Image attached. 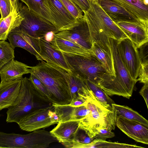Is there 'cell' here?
Returning <instances> with one entry per match:
<instances>
[{
	"label": "cell",
	"mask_w": 148,
	"mask_h": 148,
	"mask_svg": "<svg viewBox=\"0 0 148 148\" xmlns=\"http://www.w3.org/2000/svg\"><path fill=\"white\" fill-rule=\"evenodd\" d=\"M36 66H30V74L45 85L50 95L52 104L67 105L71 101L69 77V72L56 65L41 60Z\"/></svg>",
	"instance_id": "1"
},
{
	"label": "cell",
	"mask_w": 148,
	"mask_h": 148,
	"mask_svg": "<svg viewBox=\"0 0 148 148\" xmlns=\"http://www.w3.org/2000/svg\"><path fill=\"white\" fill-rule=\"evenodd\" d=\"M52 104L40 94L29 78L22 77L18 95L8 108L6 121L17 123L30 112Z\"/></svg>",
	"instance_id": "2"
},
{
	"label": "cell",
	"mask_w": 148,
	"mask_h": 148,
	"mask_svg": "<svg viewBox=\"0 0 148 148\" xmlns=\"http://www.w3.org/2000/svg\"><path fill=\"white\" fill-rule=\"evenodd\" d=\"M85 97L90 112L79 121V129L93 139L100 129L114 130L117 116L113 108L111 111L104 107L89 88Z\"/></svg>",
	"instance_id": "3"
},
{
	"label": "cell",
	"mask_w": 148,
	"mask_h": 148,
	"mask_svg": "<svg viewBox=\"0 0 148 148\" xmlns=\"http://www.w3.org/2000/svg\"><path fill=\"white\" fill-rule=\"evenodd\" d=\"M58 142L50 132L38 130L26 134L0 132V148H47Z\"/></svg>",
	"instance_id": "4"
},
{
	"label": "cell",
	"mask_w": 148,
	"mask_h": 148,
	"mask_svg": "<svg viewBox=\"0 0 148 148\" xmlns=\"http://www.w3.org/2000/svg\"><path fill=\"white\" fill-rule=\"evenodd\" d=\"M62 53L71 73L84 80L96 84L101 77L107 72L102 64L92 55L87 57Z\"/></svg>",
	"instance_id": "5"
},
{
	"label": "cell",
	"mask_w": 148,
	"mask_h": 148,
	"mask_svg": "<svg viewBox=\"0 0 148 148\" xmlns=\"http://www.w3.org/2000/svg\"><path fill=\"white\" fill-rule=\"evenodd\" d=\"M16 9L23 18L17 28L30 37L38 39L49 32L56 34L59 29L48 20L30 10L27 6L18 2Z\"/></svg>",
	"instance_id": "6"
},
{
	"label": "cell",
	"mask_w": 148,
	"mask_h": 148,
	"mask_svg": "<svg viewBox=\"0 0 148 148\" xmlns=\"http://www.w3.org/2000/svg\"><path fill=\"white\" fill-rule=\"evenodd\" d=\"M109 42L115 74L114 82L119 96L129 99L138 81L132 78L121 58L118 48V40L110 38Z\"/></svg>",
	"instance_id": "7"
},
{
	"label": "cell",
	"mask_w": 148,
	"mask_h": 148,
	"mask_svg": "<svg viewBox=\"0 0 148 148\" xmlns=\"http://www.w3.org/2000/svg\"><path fill=\"white\" fill-rule=\"evenodd\" d=\"M58 116L53 104L37 109L27 114L18 123L22 130L32 132L58 124Z\"/></svg>",
	"instance_id": "8"
},
{
	"label": "cell",
	"mask_w": 148,
	"mask_h": 148,
	"mask_svg": "<svg viewBox=\"0 0 148 148\" xmlns=\"http://www.w3.org/2000/svg\"><path fill=\"white\" fill-rule=\"evenodd\" d=\"M55 36L73 42L87 50H90L92 45L89 27L84 16L60 29Z\"/></svg>",
	"instance_id": "9"
},
{
	"label": "cell",
	"mask_w": 148,
	"mask_h": 148,
	"mask_svg": "<svg viewBox=\"0 0 148 148\" xmlns=\"http://www.w3.org/2000/svg\"><path fill=\"white\" fill-rule=\"evenodd\" d=\"M84 16L89 27L92 43L95 42L109 54L112 55L109 39L114 38L110 31L90 5L89 9L84 12Z\"/></svg>",
	"instance_id": "10"
},
{
	"label": "cell",
	"mask_w": 148,
	"mask_h": 148,
	"mask_svg": "<svg viewBox=\"0 0 148 148\" xmlns=\"http://www.w3.org/2000/svg\"><path fill=\"white\" fill-rule=\"evenodd\" d=\"M121 58L132 78L138 81L141 63L138 48L128 38L118 40Z\"/></svg>",
	"instance_id": "11"
},
{
	"label": "cell",
	"mask_w": 148,
	"mask_h": 148,
	"mask_svg": "<svg viewBox=\"0 0 148 148\" xmlns=\"http://www.w3.org/2000/svg\"><path fill=\"white\" fill-rule=\"evenodd\" d=\"M116 125L128 137L136 142L148 144V126L121 116H116Z\"/></svg>",
	"instance_id": "12"
},
{
	"label": "cell",
	"mask_w": 148,
	"mask_h": 148,
	"mask_svg": "<svg viewBox=\"0 0 148 148\" xmlns=\"http://www.w3.org/2000/svg\"><path fill=\"white\" fill-rule=\"evenodd\" d=\"M115 23L138 49L148 42V25L138 21H121Z\"/></svg>",
	"instance_id": "13"
},
{
	"label": "cell",
	"mask_w": 148,
	"mask_h": 148,
	"mask_svg": "<svg viewBox=\"0 0 148 148\" xmlns=\"http://www.w3.org/2000/svg\"><path fill=\"white\" fill-rule=\"evenodd\" d=\"M79 121L72 120L58 122L50 132L66 148L72 147L79 128Z\"/></svg>",
	"instance_id": "14"
},
{
	"label": "cell",
	"mask_w": 148,
	"mask_h": 148,
	"mask_svg": "<svg viewBox=\"0 0 148 148\" xmlns=\"http://www.w3.org/2000/svg\"><path fill=\"white\" fill-rule=\"evenodd\" d=\"M7 39L14 49L16 47L23 48L34 55L37 60H42L39 54L38 39L33 38L21 32L17 27L9 33Z\"/></svg>",
	"instance_id": "15"
},
{
	"label": "cell",
	"mask_w": 148,
	"mask_h": 148,
	"mask_svg": "<svg viewBox=\"0 0 148 148\" xmlns=\"http://www.w3.org/2000/svg\"><path fill=\"white\" fill-rule=\"evenodd\" d=\"M38 42L40 49L39 54L42 60H44L47 63L58 66L71 72L62 52L55 49L50 42L44 38L38 39Z\"/></svg>",
	"instance_id": "16"
},
{
	"label": "cell",
	"mask_w": 148,
	"mask_h": 148,
	"mask_svg": "<svg viewBox=\"0 0 148 148\" xmlns=\"http://www.w3.org/2000/svg\"><path fill=\"white\" fill-rule=\"evenodd\" d=\"M97 3L114 23L121 21L140 22L114 0H98Z\"/></svg>",
	"instance_id": "17"
},
{
	"label": "cell",
	"mask_w": 148,
	"mask_h": 148,
	"mask_svg": "<svg viewBox=\"0 0 148 148\" xmlns=\"http://www.w3.org/2000/svg\"><path fill=\"white\" fill-rule=\"evenodd\" d=\"M53 105L58 116V122L72 120L80 121L90 112V110L87 105L86 100L84 103L77 106L68 105Z\"/></svg>",
	"instance_id": "18"
},
{
	"label": "cell",
	"mask_w": 148,
	"mask_h": 148,
	"mask_svg": "<svg viewBox=\"0 0 148 148\" xmlns=\"http://www.w3.org/2000/svg\"><path fill=\"white\" fill-rule=\"evenodd\" d=\"M54 25L59 30L76 20L67 10L60 0H48Z\"/></svg>",
	"instance_id": "19"
},
{
	"label": "cell",
	"mask_w": 148,
	"mask_h": 148,
	"mask_svg": "<svg viewBox=\"0 0 148 148\" xmlns=\"http://www.w3.org/2000/svg\"><path fill=\"white\" fill-rule=\"evenodd\" d=\"M22 78L0 83V110L8 108L14 103L19 93Z\"/></svg>",
	"instance_id": "20"
},
{
	"label": "cell",
	"mask_w": 148,
	"mask_h": 148,
	"mask_svg": "<svg viewBox=\"0 0 148 148\" xmlns=\"http://www.w3.org/2000/svg\"><path fill=\"white\" fill-rule=\"evenodd\" d=\"M30 66L13 59L0 70L1 82L13 81L22 78L23 75L30 73Z\"/></svg>",
	"instance_id": "21"
},
{
	"label": "cell",
	"mask_w": 148,
	"mask_h": 148,
	"mask_svg": "<svg viewBox=\"0 0 148 148\" xmlns=\"http://www.w3.org/2000/svg\"><path fill=\"white\" fill-rule=\"evenodd\" d=\"M140 22L148 25V0H114Z\"/></svg>",
	"instance_id": "22"
},
{
	"label": "cell",
	"mask_w": 148,
	"mask_h": 148,
	"mask_svg": "<svg viewBox=\"0 0 148 148\" xmlns=\"http://www.w3.org/2000/svg\"><path fill=\"white\" fill-rule=\"evenodd\" d=\"M49 42L55 49L62 52L87 57H90L92 55L90 50L84 49L73 42L62 38L55 36L53 40Z\"/></svg>",
	"instance_id": "23"
},
{
	"label": "cell",
	"mask_w": 148,
	"mask_h": 148,
	"mask_svg": "<svg viewBox=\"0 0 148 148\" xmlns=\"http://www.w3.org/2000/svg\"><path fill=\"white\" fill-rule=\"evenodd\" d=\"M23 19L16 8H14L7 17L0 18V40H6L9 33L19 27Z\"/></svg>",
	"instance_id": "24"
},
{
	"label": "cell",
	"mask_w": 148,
	"mask_h": 148,
	"mask_svg": "<svg viewBox=\"0 0 148 148\" xmlns=\"http://www.w3.org/2000/svg\"><path fill=\"white\" fill-rule=\"evenodd\" d=\"M90 4L98 17L110 31L114 38L120 40L128 38L105 12L97 3H90Z\"/></svg>",
	"instance_id": "25"
},
{
	"label": "cell",
	"mask_w": 148,
	"mask_h": 148,
	"mask_svg": "<svg viewBox=\"0 0 148 148\" xmlns=\"http://www.w3.org/2000/svg\"><path fill=\"white\" fill-rule=\"evenodd\" d=\"M90 51L91 54L102 64L107 72L115 76L112 55L109 54L94 42L92 43Z\"/></svg>",
	"instance_id": "26"
},
{
	"label": "cell",
	"mask_w": 148,
	"mask_h": 148,
	"mask_svg": "<svg viewBox=\"0 0 148 148\" xmlns=\"http://www.w3.org/2000/svg\"><path fill=\"white\" fill-rule=\"evenodd\" d=\"M143 148L135 145L108 142L106 140L95 138L90 143L84 144L76 140L73 142L72 148Z\"/></svg>",
	"instance_id": "27"
},
{
	"label": "cell",
	"mask_w": 148,
	"mask_h": 148,
	"mask_svg": "<svg viewBox=\"0 0 148 148\" xmlns=\"http://www.w3.org/2000/svg\"><path fill=\"white\" fill-rule=\"evenodd\" d=\"M32 11L44 17L54 24L48 0H21Z\"/></svg>",
	"instance_id": "28"
},
{
	"label": "cell",
	"mask_w": 148,
	"mask_h": 148,
	"mask_svg": "<svg viewBox=\"0 0 148 148\" xmlns=\"http://www.w3.org/2000/svg\"><path fill=\"white\" fill-rule=\"evenodd\" d=\"M117 116H121L129 120L135 121L148 126V121L138 112L128 106L112 104Z\"/></svg>",
	"instance_id": "29"
},
{
	"label": "cell",
	"mask_w": 148,
	"mask_h": 148,
	"mask_svg": "<svg viewBox=\"0 0 148 148\" xmlns=\"http://www.w3.org/2000/svg\"><path fill=\"white\" fill-rule=\"evenodd\" d=\"M69 83L71 97V101L78 98L83 94L87 87L86 81L69 72Z\"/></svg>",
	"instance_id": "30"
},
{
	"label": "cell",
	"mask_w": 148,
	"mask_h": 148,
	"mask_svg": "<svg viewBox=\"0 0 148 148\" xmlns=\"http://www.w3.org/2000/svg\"><path fill=\"white\" fill-rule=\"evenodd\" d=\"M86 82L88 88L100 104L107 109L113 110L112 104L115 103L114 101L96 84L89 81Z\"/></svg>",
	"instance_id": "31"
},
{
	"label": "cell",
	"mask_w": 148,
	"mask_h": 148,
	"mask_svg": "<svg viewBox=\"0 0 148 148\" xmlns=\"http://www.w3.org/2000/svg\"><path fill=\"white\" fill-rule=\"evenodd\" d=\"M14 58V49L10 43L4 40H0V70Z\"/></svg>",
	"instance_id": "32"
},
{
	"label": "cell",
	"mask_w": 148,
	"mask_h": 148,
	"mask_svg": "<svg viewBox=\"0 0 148 148\" xmlns=\"http://www.w3.org/2000/svg\"><path fill=\"white\" fill-rule=\"evenodd\" d=\"M67 10L76 19L84 16L81 9L71 0H60Z\"/></svg>",
	"instance_id": "33"
},
{
	"label": "cell",
	"mask_w": 148,
	"mask_h": 148,
	"mask_svg": "<svg viewBox=\"0 0 148 148\" xmlns=\"http://www.w3.org/2000/svg\"><path fill=\"white\" fill-rule=\"evenodd\" d=\"M29 78L40 94L45 98L50 101V95L42 82L32 74H30Z\"/></svg>",
	"instance_id": "34"
},
{
	"label": "cell",
	"mask_w": 148,
	"mask_h": 148,
	"mask_svg": "<svg viewBox=\"0 0 148 148\" xmlns=\"http://www.w3.org/2000/svg\"><path fill=\"white\" fill-rule=\"evenodd\" d=\"M13 8L10 0H0V11L1 17L4 18L12 12Z\"/></svg>",
	"instance_id": "35"
},
{
	"label": "cell",
	"mask_w": 148,
	"mask_h": 148,
	"mask_svg": "<svg viewBox=\"0 0 148 148\" xmlns=\"http://www.w3.org/2000/svg\"><path fill=\"white\" fill-rule=\"evenodd\" d=\"M138 81L144 84H148V62L140 63Z\"/></svg>",
	"instance_id": "36"
},
{
	"label": "cell",
	"mask_w": 148,
	"mask_h": 148,
	"mask_svg": "<svg viewBox=\"0 0 148 148\" xmlns=\"http://www.w3.org/2000/svg\"><path fill=\"white\" fill-rule=\"evenodd\" d=\"M114 136V133L111 130L106 129H101L98 130V133L93 139L106 140V139L112 138Z\"/></svg>",
	"instance_id": "37"
},
{
	"label": "cell",
	"mask_w": 148,
	"mask_h": 148,
	"mask_svg": "<svg viewBox=\"0 0 148 148\" xmlns=\"http://www.w3.org/2000/svg\"><path fill=\"white\" fill-rule=\"evenodd\" d=\"M139 49V55L141 63L148 62V44L147 42L142 46Z\"/></svg>",
	"instance_id": "38"
},
{
	"label": "cell",
	"mask_w": 148,
	"mask_h": 148,
	"mask_svg": "<svg viewBox=\"0 0 148 148\" xmlns=\"http://www.w3.org/2000/svg\"><path fill=\"white\" fill-rule=\"evenodd\" d=\"M77 5L82 11L83 13L88 11L90 8L88 0H71Z\"/></svg>",
	"instance_id": "39"
},
{
	"label": "cell",
	"mask_w": 148,
	"mask_h": 148,
	"mask_svg": "<svg viewBox=\"0 0 148 148\" xmlns=\"http://www.w3.org/2000/svg\"><path fill=\"white\" fill-rule=\"evenodd\" d=\"M93 139L90 138L86 134H79L77 132L75 140L82 143L88 144L91 143Z\"/></svg>",
	"instance_id": "40"
},
{
	"label": "cell",
	"mask_w": 148,
	"mask_h": 148,
	"mask_svg": "<svg viewBox=\"0 0 148 148\" xmlns=\"http://www.w3.org/2000/svg\"><path fill=\"white\" fill-rule=\"evenodd\" d=\"M139 92L144 98L148 108V84H144Z\"/></svg>",
	"instance_id": "41"
},
{
	"label": "cell",
	"mask_w": 148,
	"mask_h": 148,
	"mask_svg": "<svg viewBox=\"0 0 148 148\" xmlns=\"http://www.w3.org/2000/svg\"><path fill=\"white\" fill-rule=\"evenodd\" d=\"M55 34L52 32H49L46 34L44 38L46 41L50 42L55 38Z\"/></svg>",
	"instance_id": "42"
},
{
	"label": "cell",
	"mask_w": 148,
	"mask_h": 148,
	"mask_svg": "<svg viewBox=\"0 0 148 148\" xmlns=\"http://www.w3.org/2000/svg\"><path fill=\"white\" fill-rule=\"evenodd\" d=\"M12 6L14 8H16L18 2V0H10Z\"/></svg>",
	"instance_id": "43"
},
{
	"label": "cell",
	"mask_w": 148,
	"mask_h": 148,
	"mask_svg": "<svg viewBox=\"0 0 148 148\" xmlns=\"http://www.w3.org/2000/svg\"><path fill=\"white\" fill-rule=\"evenodd\" d=\"M89 3H97L98 0H88Z\"/></svg>",
	"instance_id": "44"
},
{
	"label": "cell",
	"mask_w": 148,
	"mask_h": 148,
	"mask_svg": "<svg viewBox=\"0 0 148 148\" xmlns=\"http://www.w3.org/2000/svg\"></svg>",
	"instance_id": "45"
},
{
	"label": "cell",
	"mask_w": 148,
	"mask_h": 148,
	"mask_svg": "<svg viewBox=\"0 0 148 148\" xmlns=\"http://www.w3.org/2000/svg\"></svg>",
	"instance_id": "46"
}]
</instances>
